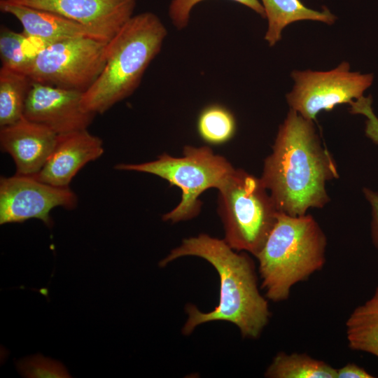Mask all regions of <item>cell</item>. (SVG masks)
I'll list each match as a JSON object with an SVG mask.
<instances>
[{"label": "cell", "mask_w": 378, "mask_h": 378, "mask_svg": "<svg viewBox=\"0 0 378 378\" xmlns=\"http://www.w3.org/2000/svg\"><path fill=\"white\" fill-rule=\"evenodd\" d=\"M338 177L335 161L321 144L314 120L290 108L260 176L279 211L296 216L323 207L330 201L326 183Z\"/></svg>", "instance_id": "1"}, {"label": "cell", "mask_w": 378, "mask_h": 378, "mask_svg": "<svg viewBox=\"0 0 378 378\" xmlns=\"http://www.w3.org/2000/svg\"><path fill=\"white\" fill-rule=\"evenodd\" d=\"M184 256L203 258L215 268L220 279V298L218 306L209 312H202L188 304L183 335H190L202 323L224 321L237 326L244 337H258L268 323L270 312L267 300L258 290L255 265L249 256L237 253L224 239L200 234L184 239L159 265L164 267Z\"/></svg>", "instance_id": "2"}, {"label": "cell", "mask_w": 378, "mask_h": 378, "mask_svg": "<svg viewBox=\"0 0 378 378\" xmlns=\"http://www.w3.org/2000/svg\"><path fill=\"white\" fill-rule=\"evenodd\" d=\"M167 35V28L155 13L144 12L131 17L108 41L104 67L83 94V108L102 114L133 94L160 52Z\"/></svg>", "instance_id": "3"}, {"label": "cell", "mask_w": 378, "mask_h": 378, "mask_svg": "<svg viewBox=\"0 0 378 378\" xmlns=\"http://www.w3.org/2000/svg\"><path fill=\"white\" fill-rule=\"evenodd\" d=\"M326 246V237L312 216L280 211L255 257L266 298L276 302L288 299L295 284L323 268Z\"/></svg>", "instance_id": "4"}, {"label": "cell", "mask_w": 378, "mask_h": 378, "mask_svg": "<svg viewBox=\"0 0 378 378\" xmlns=\"http://www.w3.org/2000/svg\"><path fill=\"white\" fill-rule=\"evenodd\" d=\"M217 190L225 241L256 257L280 212L270 194L260 178L241 169H234Z\"/></svg>", "instance_id": "5"}, {"label": "cell", "mask_w": 378, "mask_h": 378, "mask_svg": "<svg viewBox=\"0 0 378 378\" xmlns=\"http://www.w3.org/2000/svg\"><path fill=\"white\" fill-rule=\"evenodd\" d=\"M115 169L151 174L179 188L180 202L162 216L164 221L174 223L197 216L202 206L200 196L209 188L218 189L235 168L209 146H186L181 157L163 153L153 161L118 164Z\"/></svg>", "instance_id": "6"}, {"label": "cell", "mask_w": 378, "mask_h": 378, "mask_svg": "<svg viewBox=\"0 0 378 378\" xmlns=\"http://www.w3.org/2000/svg\"><path fill=\"white\" fill-rule=\"evenodd\" d=\"M107 43L88 36L55 42L35 55L27 75L33 82L84 93L104 67Z\"/></svg>", "instance_id": "7"}, {"label": "cell", "mask_w": 378, "mask_h": 378, "mask_svg": "<svg viewBox=\"0 0 378 378\" xmlns=\"http://www.w3.org/2000/svg\"><path fill=\"white\" fill-rule=\"evenodd\" d=\"M291 76L295 84L286 94L287 102L291 109L312 120L322 111L363 97L373 81L372 74L350 71L346 62L327 71H293Z\"/></svg>", "instance_id": "8"}, {"label": "cell", "mask_w": 378, "mask_h": 378, "mask_svg": "<svg viewBox=\"0 0 378 378\" xmlns=\"http://www.w3.org/2000/svg\"><path fill=\"white\" fill-rule=\"evenodd\" d=\"M78 204L69 187H57L31 175L15 174L0 178V224L22 223L36 218L52 225V209L62 206L74 209Z\"/></svg>", "instance_id": "9"}, {"label": "cell", "mask_w": 378, "mask_h": 378, "mask_svg": "<svg viewBox=\"0 0 378 378\" xmlns=\"http://www.w3.org/2000/svg\"><path fill=\"white\" fill-rule=\"evenodd\" d=\"M83 92L32 82L23 116L56 134L87 130L96 114L85 111Z\"/></svg>", "instance_id": "10"}, {"label": "cell", "mask_w": 378, "mask_h": 378, "mask_svg": "<svg viewBox=\"0 0 378 378\" xmlns=\"http://www.w3.org/2000/svg\"><path fill=\"white\" fill-rule=\"evenodd\" d=\"M60 15L96 31L109 41L134 15L138 0H4Z\"/></svg>", "instance_id": "11"}, {"label": "cell", "mask_w": 378, "mask_h": 378, "mask_svg": "<svg viewBox=\"0 0 378 378\" xmlns=\"http://www.w3.org/2000/svg\"><path fill=\"white\" fill-rule=\"evenodd\" d=\"M104 151L102 140L87 130L59 134L46 162L31 176L55 186L69 187L79 170L100 158Z\"/></svg>", "instance_id": "12"}, {"label": "cell", "mask_w": 378, "mask_h": 378, "mask_svg": "<svg viewBox=\"0 0 378 378\" xmlns=\"http://www.w3.org/2000/svg\"><path fill=\"white\" fill-rule=\"evenodd\" d=\"M57 136L48 127L23 116L13 124L1 127V150L13 158L16 174L34 175L46 162Z\"/></svg>", "instance_id": "13"}, {"label": "cell", "mask_w": 378, "mask_h": 378, "mask_svg": "<svg viewBox=\"0 0 378 378\" xmlns=\"http://www.w3.org/2000/svg\"><path fill=\"white\" fill-rule=\"evenodd\" d=\"M1 12L15 17L23 27L22 33L41 50L64 39L88 36L104 41L94 30L56 13L0 1ZM106 42V41H105Z\"/></svg>", "instance_id": "14"}, {"label": "cell", "mask_w": 378, "mask_h": 378, "mask_svg": "<svg viewBox=\"0 0 378 378\" xmlns=\"http://www.w3.org/2000/svg\"><path fill=\"white\" fill-rule=\"evenodd\" d=\"M268 27L265 40L274 46L281 38L283 29L289 24L300 20H313L332 24L336 17L326 8L311 9L300 0H261Z\"/></svg>", "instance_id": "15"}, {"label": "cell", "mask_w": 378, "mask_h": 378, "mask_svg": "<svg viewBox=\"0 0 378 378\" xmlns=\"http://www.w3.org/2000/svg\"><path fill=\"white\" fill-rule=\"evenodd\" d=\"M349 346L378 358V286L372 295L358 306L346 322Z\"/></svg>", "instance_id": "16"}, {"label": "cell", "mask_w": 378, "mask_h": 378, "mask_svg": "<svg viewBox=\"0 0 378 378\" xmlns=\"http://www.w3.org/2000/svg\"><path fill=\"white\" fill-rule=\"evenodd\" d=\"M32 82L27 74L1 66L0 127L13 124L23 117L25 102Z\"/></svg>", "instance_id": "17"}, {"label": "cell", "mask_w": 378, "mask_h": 378, "mask_svg": "<svg viewBox=\"0 0 378 378\" xmlns=\"http://www.w3.org/2000/svg\"><path fill=\"white\" fill-rule=\"evenodd\" d=\"M265 376L270 378H337V369L307 354L278 353Z\"/></svg>", "instance_id": "18"}, {"label": "cell", "mask_w": 378, "mask_h": 378, "mask_svg": "<svg viewBox=\"0 0 378 378\" xmlns=\"http://www.w3.org/2000/svg\"><path fill=\"white\" fill-rule=\"evenodd\" d=\"M236 120L232 113L218 104H209L200 113L197 130L200 138L211 145L229 141L235 134Z\"/></svg>", "instance_id": "19"}, {"label": "cell", "mask_w": 378, "mask_h": 378, "mask_svg": "<svg viewBox=\"0 0 378 378\" xmlns=\"http://www.w3.org/2000/svg\"><path fill=\"white\" fill-rule=\"evenodd\" d=\"M28 39L22 32H16L1 25L0 57L2 66L27 74L34 57L28 52Z\"/></svg>", "instance_id": "20"}, {"label": "cell", "mask_w": 378, "mask_h": 378, "mask_svg": "<svg viewBox=\"0 0 378 378\" xmlns=\"http://www.w3.org/2000/svg\"><path fill=\"white\" fill-rule=\"evenodd\" d=\"M204 0H172L169 6V15L174 26L181 30L186 28L190 21L192 8ZM251 8L263 18L265 13L258 0H231Z\"/></svg>", "instance_id": "21"}, {"label": "cell", "mask_w": 378, "mask_h": 378, "mask_svg": "<svg viewBox=\"0 0 378 378\" xmlns=\"http://www.w3.org/2000/svg\"><path fill=\"white\" fill-rule=\"evenodd\" d=\"M350 112L366 117L365 135L375 144L378 145V118L372 108V98L361 97L350 104Z\"/></svg>", "instance_id": "22"}, {"label": "cell", "mask_w": 378, "mask_h": 378, "mask_svg": "<svg viewBox=\"0 0 378 378\" xmlns=\"http://www.w3.org/2000/svg\"><path fill=\"white\" fill-rule=\"evenodd\" d=\"M363 192L371 207V237L372 243L378 251V192L367 188H364Z\"/></svg>", "instance_id": "23"}, {"label": "cell", "mask_w": 378, "mask_h": 378, "mask_svg": "<svg viewBox=\"0 0 378 378\" xmlns=\"http://www.w3.org/2000/svg\"><path fill=\"white\" fill-rule=\"evenodd\" d=\"M371 374L364 368L354 364L347 363L341 368L337 369V378H372Z\"/></svg>", "instance_id": "24"}]
</instances>
